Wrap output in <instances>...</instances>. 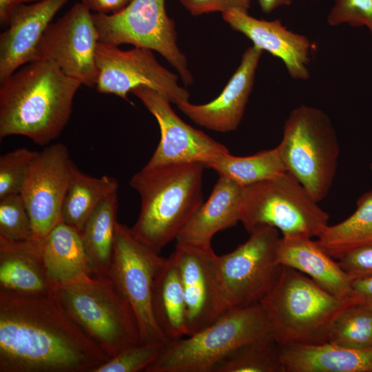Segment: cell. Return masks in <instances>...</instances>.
I'll use <instances>...</instances> for the list:
<instances>
[{"instance_id":"cell-36","label":"cell","mask_w":372,"mask_h":372,"mask_svg":"<svg viewBox=\"0 0 372 372\" xmlns=\"http://www.w3.org/2000/svg\"><path fill=\"white\" fill-rule=\"evenodd\" d=\"M341 268L353 280L372 276V246L355 249L338 260Z\"/></svg>"},{"instance_id":"cell-34","label":"cell","mask_w":372,"mask_h":372,"mask_svg":"<svg viewBox=\"0 0 372 372\" xmlns=\"http://www.w3.org/2000/svg\"><path fill=\"white\" fill-rule=\"evenodd\" d=\"M165 344L140 343L130 347L92 372H138L145 371L159 356Z\"/></svg>"},{"instance_id":"cell-33","label":"cell","mask_w":372,"mask_h":372,"mask_svg":"<svg viewBox=\"0 0 372 372\" xmlns=\"http://www.w3.org/2000/svg\"><path fill=\"white\" fill-rule=\"evenodd\" d=\"M37 153L21 147L0 156V198L21 194L29 166Z\"/></svg>"},{"instance_id":"cell-41","label":"cell","mask_w":372,"mask_h":372,"mask_svg":"<svg viewBox=\"0 0 372 372\" xmlns=\"http://www.w3.org/2000/svg\"><path fill=\"white\" fill-rule=\"evenodd\" d=\"M261 10L265 14H269L275 9L282 6H289L292 0H258Z\"/></svg>"},{"instance_id":"cell-12","label":"cell","mask_w":372,"mask_h":372,"mask_svg":"<svg viewBox=\"0 0 372 372\" xmlns=\"http://www.w3.org/2000/svg\"><path fill=\"white\" fill-rule=\"evenodd\" d=\"M97 92L127 100V94L147 86L176 105L188 101L189 92L178 83V77L156 60L153 50L134 47L123 50L117 45L99 42L96 51Z\"/></svg>"},{"instance_id":"cell-15","label":"cell","mask_w":372,"mask_h":372,"mask_svg":"<svg viewBox=\"0 0 372 372\" xmlns=\"http://www.w3.org/2000/svg\"><path fill=\"white\" fill-rule=\"evenodd\" d=\"M72 163L66 146L54 143L38 152L29 166L20 194L37 240L43 241L61 221Z\"/></svg>"},{"instance_id":"cell-8","label":"cell","mask_w":372,"mask_h":372,"mask_svg":"<svg viewBox=\"0 0 372 372\" xmlns=\"http://www.w3.org/2000/svg\"><path fill=\"white\" fill-rule=\"evenodd\" d=\"M318 203L286 172L242 187L240 222L249 233L268 225L283 238L318 237L328 225L329 215Z\"/></svg>"},{"instance_id":"cell-14","label":"cell","mask_w":372,"mask_h":372,"mask_svg":"<svg viewBox=\"0 0 372 372\" xmlns=\"http://www.w3.org/2000/svg\"><path fill=\"white\" fill-rule=\"evenodd\" d=\"M131 92L155 117L161 132L159 143L145 167L198 163L206 168L229 153L224 145L182 121L172 110L171 102L157 91L140 86Z\"/></svg>"},{"instance_id":"cell-3","label":"cell","mask_w":372,"mask_h":372,"mask_svg":"<svg viewBox=\"0 0 372 372\" xmlns=\"http://www.w3.org/2000/svg\"><path fill=\"white\" fill-rule=\"evenodd\" d=\"M205 165L192 163L143 167L130 185L141 198L138 217L130 228L136 239L156 253L176 240L203 202Z\"/></svg>"},{"instance_id":"cell-31","label":"cell","mask_w":372,"mask_h":372,"mask_svg":"<svg viewBox=\"0 0 372 372\" xmlns=\"http://www.w3.org/2000/svg\"><path fill=\"white\" fill-rule=\"evenodd\" d=\"M329 342L352 349L372 348V309L359 303L344 310L331 326Z\"/></svg>"},{"instance_id":"cell-9","label":"cell","mask_w":372,"mask_h":372,"mask_svg":"<svg viewBox=\"0 0 372 372\" xmlns=\"http://www.w3.org/2000/svg\"><path fill=\"white\" fill-rule=\"evenodd\" d=\"M249 234V238L234 251L217 258V277L226 309L260 303L281 270L280 231L261 225Z\"/></svg>"},{"instance_id":"cell-16","label":"cell","mask_w":372,"mask_h":372,"mask_svg":"<svg viewBox=\"0 0 372 372\" xmlns=\"http://www.w3.org/2000/svg\"><path fill=\"white\" fill-rule=\"evenodd\" d=\"M183 287L187 335L211 324L226 308L222 300L216 272L218 255L211 245L177 242L172 254Z\"/></svg>"},{"instance_id":"cell-25","label":"cell","mask_w":372,"mask_h":372,"mask_svg":"<svg viewBox=\"0 0 372 372\" xmlns=\"http://www.w3.org/2000/svg\"><path fill=\"white\" fill-rule=\"evenodd\" d=\"M152 307L156 322L169 341L187 335L185 294L172 254L159 270L154 284Z\"/></svg>"},{"instance_id":"cell-29","label":"cell","mask_w":372,"mask_h":372,"mask_svg":"<svg viewBox=\"0 0 372 372\" xmlns=\"http://www.w3.org/2000/svg\"><path fill=\"white\" fill-rule=\"evenodd\" d=\"M207 167L242 187L286 172L278 147L247 156H236L229 152Z\"/></svg>"},{"instance_id":"cell-30","label":"cell","mask_w":372,"mask_h":372,"mask_svg":"<svg viewBox=\"0 0 372 372\" xmlns=\"http://www.w3.org/2000/svg\"><path fill=\"white\" fill-rule=\"evenodd\" d=\"M213 372H284L281 347L268 334L235 349Z\"/></svg>"},{"instance_id":"cell-19","label":"cell","mask_w":372,"mask_h":372,"mask_svg":"<svg viewBox=\"0 0 372 372\" xmlns=\"http://www.w3.org/2000/svg\"><path fill=\"white\" fill-rule=\"evenodd\" d=\"M222 15L234 30L249 39L253 45L282 60L293 79L305 81L309 78L311 43L305 36L289 30L280 19H258L236 9Z\"/></svg>"},{"instance_id":"cell-11","label":"cell","mask_w":372,"mask_h":372,"mask_svg":"<svg viewBox=\"0 0 372 372\" xmlns=\"http://www.w3.org/2000/svg\"><path fill=\"white\" fill-rule=\"evenodd\" d=\"M167 258L134 238L130 228L116 223L107 277L131 306L138 324L141 343L166 344L152 307L156 277Z\"/></svg>"},{"instance_id":"cell-18","label":"cell","mask_w":372,"mask_h":372,"mask_svg":"<svg viewBox=\"0 0 372 372\" xmlns=\"http://www.w3.org/2000/svg\"><path fill=\"white\" fill-rule=\"evenodd\" d=\"M70 0H44L23 4L12 12L0 35V83L21 66L35 61L36 50L56 14Z\"/></svg>"},{"instance_id":"cell-6","label":"cell","mask_w":372,"mask_h":372,"mask_svg":"<svg viewBox=\"0 0 372 372\" xmlns=\"http://www.w3.org/2000/svg\"><path fill=\"white\" fill-rule=\"evenodd\" d=\"M270 333L260 303L231 308L195 333L169 341L145 372H213L235 349Z\"/></svg>"},{"instance_id":"cell-26","label":"cell","mask_w":372,"mask_h":372,"mask_svg":"<svg viewBox=\"0 0 372 372\" xmlns=\"http://www.w3.org/2000/svg\"><path fill=\"white\" fill-rule=\"evenodd\" d=\"M116 178L94 177L81 172L72 162L70 183L61 209V221L81 233L88 218L107 195L117 192Z\"/></svg>"},{"instance_id":"cell-2","label":"cell","mask_w":372,"mask_h":372,"mask_svg":"<svg viewBox=\"0 0 372 372\" xmlns=\"http://www.w3.org/2000/svg\"><path fill=\"white\" fill-rule=\"evenodd\" d=\"M81 85L49 61L21 66L1 83L0 138L20 135L48 144L67 125Z\"/></svg>"},{"instance_id":"cell-42","label":"cell","mask_w":372,"mask_h":372,"mask_svg":"<svg viewBox=\"0 0 372 372\" xmlns=\"http://www.w3.org/2000/svg\"><path fill=\"white\" fill-rule=\"evenodd\" d=\"M370 169H371V170L372 171V161H371V163H370Z\"/></svg>"},{"instance_id":"cell-20","label":"cell","mask_w":372,"mask_h":372,"mask_svg":"<svg viewBox=\"0 0 372 372\" xmlns=\"http://www.w3.org/2000/svg\"><path fill=\"white\" fill-rule=\"evenodd\" d=\"M43 241L0 238V289L27 296L53 295L52 280L42 256Z\"/></svg>"},{"instance_id":"cell-10","label":"cell","mask_w":372,"mask_h":372,"mask_svg":"<svg viewBox=\"0 0 372 372\" xmlns=\"http://www.w3.org/2000/svg\"><path fill=\"white\" fill-rule=\"evenodd\" d=\"M165 0H132L114 14L92 12L99 42L131 44L161 54L178 72L183 82H193L186 56L179 50L175 23L165 10Z\"/></svg>"},{"instance_id":"cell-22","label":"cell","mask_w":372,"mask_h":372,"mask_svg":"<svg viewBox=\"0 0 372 372\" xmlns=\"http://www.w3.org/2000/svg\"><path fill=\"white\" fill-rule=\"evenodd\" d=\"M242 187L219 176L208 198L178 234L177 242L211 245L214 235L240 219Z\"/></svg>"},{"instance_id":"cell-28","label":"cell","mask_w":372,"mask_h":372,"mask_svg":"<svg viewBox=\"0 0 372 372\" xmlns=\"http://www.w3.org/2000/svg\"><path fill=\"white\" fill-rule=\"evenodd\" d=\"M318 238L321 248L337 260L355 249L372 246V190L359 197L349 217L338 224L328 225Z\"/></svg>"},{"instance_id":"cell-37","label":"cell","mask_w":372,"mask_h":372,"mask_svg":"<svg viewBox=\"0 0 372 372\" xmlns=\"http://www.w3.org/2000/svg\"><path fill=\"white\" fill-rule=\"evenodd\" d=\"M251 0H180L183 7L193 16L211 12L222 14L236 9L248 12Z\"/></svg>"},{"instance_id":"cell-24","label":"cell","mask_w":372,"mask_h":372,"mask_svg":"<svg viewBox=\"0 0 372 372\" xmlns=\"http://www.w3.org/2000/svg\"><path fill=\"white\" fill-rule=\"evenodd\" d=\"M42 256L56 285L83 275L94 274L81 233L62 221L43 240Z\"/></svg>"},{"instance_id":"cell-39","label":"cell","mask_w":372,"mask_h":372,"mask_svg":"<svg viewBox=\"0 0 372 372\" xmlns=\"http://www.w3.org/2000/svg\"><path fill=\"white\" fill-rule=\"evenodd\" d=\"M353 288L362 299V303L372 309V276L353 280Z\"/></svg>"},{"instance_id":"cell-1","label":"cell","mask_w":372,"mask_h":372,"mask_svg":"<svg viewBox=\"0 0 372 372\" xmlns=\"http://www.w3.org/2000/svg\"><path fill=\"white\" fill-rule=\"evenodd\" d=\"M110 358L53 295L0 289V372H92Z\"/></svg>"},{"instance_id":"cell-5","label":"cell","mask_w":372,"mask_h":372,"mask_svg":"<svg viewBox=\"0 0 372 372\" xmlns=\"http://www.w3.org/2000/svg\"><path fill=\"white\" fill-rule=\"evenodd\" d=\"M53 296L110 358L141 343L135 314L109 277L83 275L56 285Z\"/></svg>"},{"instance_id":"cell-40","label":"cell","mask_w":372,"mask_h":372,"mask_svg":"<svg viewBox=\"0 0 372 372\" xmlns=\"http://www.w3.org/2000/svg\"><path fill=\"white\" fill-rule=\"evenodd\" d=\"M44 0H0V23L7 26L12 11L18 6Z\"/></svg>"},{"instance_id":"cell-7","label":"cell","mask_w":372,"mask_h":372,"mask_svg":"<svg viewBox=\"0 0 372 372\" xmlns=\"http://www.w3.org/2000/svg\"><path fill=\"white\" fill-rule=\"evenodd\" d=\"M286 172L318 203L333 183L340 155L335 130L322 110L300 105L287 118L277 146Z\"/></svg>"},{"instance_id":"cell-13","label":"cell","mask_w":372,"mask_h":372,"mask_svg":"<svg viewBox=\"0 0 372 372\" xmlns=\"http://www.w3.org/2000/svg\"><path fill=\"white\" fill-rule=\"evenodd\" d=\"M99 42L92 12L77 2L49 24L37 47L35 60L53 62L67 76L85 86L94 87L99 74L96 65Z\"/></svg>"},{"instance_id":"cell-38","label":"cell","mask_w":372,"mask_h":372,"mask_svg":"<svg viewBox=\"0 0 372 372\" xmlns=\"http://www.w3.org/2000/svg\"><path fill=\"white\" fill-rule=\"evenodd\" d=\"M132 0H79L94 13L114 14L124 9Z\"/></svg>"},{"instance_id":"cell-17","label":"cell","mask_w":372,"mask_h":372,"mask_svg":"<svg viewBox=\"0 0 372 372\" xmlns=\"http://www.w3.org/2000/svg\"><path fill=\"white\" fill-rule=\"evenodd\" d=\"M262 52L254 45L248 48L225 88L213 101L201 105L183 101L176 104L177 107L207 129L219 132L236 130L242 121Z\"/></svg>"},{"instance_id":"cell-4","label":"cell","mask_w":372,"mask_h":372,"mask_svg":"<svg viewBox=\"0 0 372 372\" xmlns=\"http://www.w3.org/2000/svg\"><path fill=\"white\" fill-rule=\"evenodd\" d=\"M362 303L329 293L304 273L282 265L273 287L260 302L280 347L329 342L331 326L349 307Z\"/></svg>"},{"instance_id":"cell-27","label":"cell","mask_w":372,"mask_h":372,"mask_svg":"<svg viewBox=\"0 0 372 372\" xmlns=\"http://www.w3.org/2000/svg\"><path fill=\"white\" fill-rule=\"evenodd\" d=\"M117 209V192L106 196L91 214L81 233L95 275L107 276L118 222Z\"/></svg>"},{"instance_id":"cell-23","label":"cell","mask_w":372,"mask_h":372,"mask_svg":"<svg viewBox=\"0 0 372 372\" xmlns=\"http://www.w3.org/2000/svg\"><path fill=\"white\" fill-rule=\"evenodd\" d=\"M281 360L284 372H372V348L293 344L281 347Z\"/></svg>"},{"instance_id":"cell-21","label":"cell","mask_w":372,"mask_h":372,"mask_svg":"<svg viewBox=\"0 0 372 372\" xmlns=\"http://www.w3.org/2000/svg\"><path fill=\"white\" fill-rule=\"evenodd\" d=\"M278 261L304 273L338 298L362 301L353 288V279L311 238L282 237Z\"/></svg>"},{"instance_id":"cell-32","label":"cell","mask_w":372,"mask_h":372,"mask_svg":"<svg viewBox=\"0 0 372 372\" xmlns=\"http://www.w3.org/2000/svg\"><path fill=\"white\" fill-rule=\"evenodd\" d=\"M0 238L11 241L35 239L32 222L21 194L0 198Z\"/></svg>"},{"instance_id":"cell-35","label":"cell","mask_w":372,"mask_h":372,"mask_svg":"<svg viewBox=\"0 0 372 372\" xmlns=\"http://www.w3.org/2000/svg\"><path fill=\"white\" fill-rule=\"evenodd\" d=\"M327 22L331 26L344 23L353 27L365 25L372 37V0H336Z\"/></svg>"}]
</instances>
